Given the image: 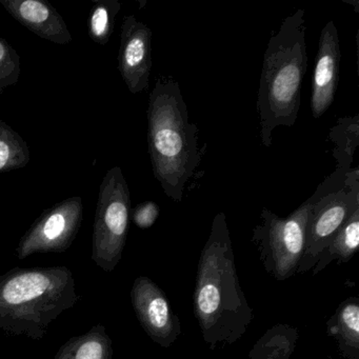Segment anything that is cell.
I'll return each instance as SVG.
<instances>
[{"label": "cell", "mask_w": 359, "mask_h": 359, "mask_svg": "<svg viewBox=\"0 0 359 359\" xmlns=\"http://www.w3.org/2000/svg\"><path fill=\"white\" fill-rule=\"evenodd\" d=\"M193 299L199 329L212 350L238 341L253 320V311L237 276L224 212L214 217L201 251Z\"/></svg>", "instance_id": "cell-1"}, {"label": "cell", "mask_w": 359, "mask_h": 359, "mask_svg": "<svg viewBox=\"0 0 359 359\" xmlns=\"http://www.w3.org/2000/svg\"><path fill=\"white\" fill-rule=\"evenodd\" d=\"M148 147L153 173L163 192L182 203L184 188L201 161L199 129L189 121L180 83L161 76L149 96Z\"/></svg>", "instance_id": "cell-2"}, {"label": "cell", "mask_w": 359, "mask_h": 359, "mask_svg": "<svg viewBox=\"0 0 359 359\" xmlns=\"http://www.w3.org/2000/svg\"><path fill=\"white\" fill-rule=\"evenodd\" d=\"M308 69L304 10L287 16L266 46L257 94L259 137L266 148L273 131L293 127L300 109L302 81Z\"/></svg>", "instance_id": "cell-3"}, {"label": "cell", "mask_w": 359, "mask_h": 359, "mask_svg": "<svg viewBox=\"0 0 359 359\" xmlns=\"http://www.w3.org/2000/svg\"><path fill=\"white\" fill-rule=\"evenodd\" d=\"M79 300L68 266L14 268L0 276V330L41 340Z\"/></svg>", "instance_id": "cell-4"}, {"label": "cell", "mask_w": 359, "mask_h": 359, "mask_svg": "<svg viewBox=\"0 0 359 359\" xmlns=\"http://www.w3.org/2000/svg\"><path fill=\"white\" fill-rule=\"evenodd\" d=\"M316 201L312 195L285 218L266 208L260 213L251 241L259 252L264 270L277 281L287 280L297 272L304 251L306 226Z\"/></svg>", "instance_id": "cell-5"}, {"label": "cell", "mask_w": 359, "mask_h": 359, "mask_svg": "<svg viewBox=\"0 0 359 359\" xmlns=\"http://www.w3.org/2000/svg\"><path fill=\"white\" fill-rule=\"evenodd\" d=\"M131 215V194L121 168L109 170L98 195L92 237V260L111 273L123 257Z\"/></svg>", "instance_id": "cell-6"}, {"label": "cell", "mask_w": 359, "mask_h": 359, "mask_svg": "<svg viewBox=\"0 0 359 359\" xmlns=\"http://www.w3.org/2000/svg\"><path fill=\"white\" fill-rule=\"evenodd\" d=\"M359 208V172L346 174L344 184L315 201L306 226V243L296 274L314 269L321 252L335 236L342 224Z\"/></svg>", "instance_id": "cell-7"}, {"label": "cell", "mask_w": 359, "mask_h": 359, "mask_svg": "<svg viewBox=\"0 0 359 359\" xmlns=\"http://www.w3.org/2000/svg\"><path fill=\"white\" fill-rule=\"evenodd\" d=\"M83 199L70 197L45 210L25 233L16 254L22 260L35 253H62L72 245L83 222Z\"/></svg>", "instance_id": "cell-8"}, {"label": "cell", "mask_w": 359, "mask_h": 359, "mask_svg": "<svg viewBox=\"0 0 359 359\" xmlns=\"http://www.w3.org/2000/svg\"><path fill=\"white\" fill-rule=\"evenodd\" d=\"M134 312L149 337L163 348H169L182 334V325L163 290L146 276L134 281L131 290Z\"/></svg>", "instance_id": "cell-9"}, {"label": "cell", "mask_w": 359, "mask_h": 359, "mask_svg": "<svg viewBox=\"0 0 359 359\" xmlns=\"http://www.w3.org/2000/svg\"><path fill=\"white\" fill-rule=\"evenodd\" d=\"M118 70L132 94L148 90L152 70V31L135 16L121 25Z\"/></svg>", "instance_id": "cell-10"}, {"label": "cell", "mask_w": 359, "mask_h": 359, "mask_svg": "<svg viewBox=\"0 0 359 359\" xmlns=\"http://www.w3.org/2000/svg\"><path fill=\"white\" fill-rule=\"evenodd\" d=\"M341 53L335 22L330 20L319 36L318 50L313 73L311 110L313 117L319 118L333 104L337 89Z\"/></svg>", "instance_id": "cell-11"}, {"label": "cell", "mask_w": 359, "mask_h": 359, "mask_svg": "<svg viewBox=\"0 0 359 359\" xmlns=\"http://www.w3.org/2000/svg\"><path fill=\"white\" fill-rule=\"evenodd\" d=\"M6 11L41 39L69 45L72 35L62 16L46 0H0Z\"/></svg>", "instance_id": "cell-12"}, {"label": "cell", "mask_w": 359, "mask_h": 359, "mask_svg": "<svg viewBox=\"0 0 359 359\" xmlns=\"http://www.w3.org/2000/svg\"><path fill=\"white\" fill-rule=\"evenodd\" d=\"M359 116L340 118L332 128L330 140L335 144L334 157L337 165L336 170L320 184L330 192L338 190L344 184L346 174L351 171V165L354 158L355 151L359 144Z\"/></svg>", "instance_id": "cell-13"}, {"label": "cell", "mask_w": 359, "mask_h": 359, "mask_svg": "<svg viewBox=\"0 0 359 359\" xmlns=\"http://www.w3.org/2000/svg\"><path fill=\"white\" fill-rule=\"evenodd\" d=\"M327 335L337 342L346 359H359V300L350 297L327 321Z\"/></svg>", "instance_id": "cell-14"}, {"label": "cell", "mask_w": 359, "mask_h": 359, "mask_svg": "<svg viewBox=\"0 0 359 359\" xmlns=\"http://www.w3.org/2000/svg\"><path fill=\"white\" fill-rule=\"evenodd\" d=\"M54 359H113L112 339L106 327L98 323L87 333L70 338Z\"/></svg>", "instance_id": "cell-15"}, {"label": "cell", "mask_w": 359, "mask_h": 359, "mask_svg": "<svg viewBox=\"0 0 359 359\" xmlns=\"http://www.w3.org/2000/svg\"><path fill=\"white\" fill-rule=\"evenodd\" d=\"M359 248V208L342 224L329 245L321 252L313 269V275L325 270L330 264H344L352 259Z\"/></svg>", "instance_id": "cell-16"}, {"label": "cell", "mask_w": 359, "mask_h": 359, "mask_svg": "<svg viewBox=\"0 0 359 359\" xmlns=\"http://www.w3.org/2000/svg\"><path fill=\"white\" fill-rule=\"evenodd\" d=\"M299 332L289 325H274L256 342L249 359H290L295 350Z\"/></svg>", "instance_id": "cell-17"}, {"label": "cell", "mask_w": 359, "mask_h": 359, "mask_svg": "<svg viewBox=\"0 0 359 359\" xmlns=\"http://www.w3.org/2000/svg\"><path fill=\"white\" fill-rule=\"evenodd\" d=\"M30 158L26 140L13 128L0 121V173L22 169Z\"/></svg>", "instance_id": "cell-18"}, {"label": "cell", "mask_w": 359, "mask_h": 359, "mask_svg": "<svg viewBox=\"0 0 359 359\" xmlns=\"http://www.w3.org/2000/svg\"><path fill=\"white\" fill-rule=\"evenodd\" d=\"M121 9L118 0H97L94 3L88 22V32L92 41L102 46L109 43Z\"/></svg>", "instance_id": "cell-19"}, {"label": "cell", "mask_w": 359, "mask_h": 359, "mask_svg": "<svg viewBox=\"0 0 359 359\" xmlns=\"http://www.w3.org/2000/svg\"><path fill=\"white\" fill-rule=\"evenodd\" d=\"M20 56L18 51L0 37V94L10 86L16 85L20 81Z\"/></svg>", "instance_id": "cell-20"}, {"label": "cell", "mask_w": 359, "mask_h": 359, "mask_svg": "<svg viewBox=\"0 0 359 359\" xmlns=\"http://www.w3.org/2000/svg\"><path fill=\"white\" fill-rule=\"evenodd\" d=\"M159 216V207L153 201H146L136 205L132 211V220L140 229H149Z\"/></svg>", "instance_id": "cell-21"}, {"label": "cell", "mask_w": 359, "mask_h": 359, "mask_svg": "<svg viewBox=\"0 0 359 359\" xmlns=\"http://www.w3.org/2000/svg\"><path fill=\"white\" fill-rule=\"evenodd\" d=\"M344 3L348 4V5L354 6V10L356 13L359 12V3L358 0H353V1H346V0H344Z\"/></svg>", "instance_id": "cell-22"}, {"label": "cell", "mask_w": 359, "mask_h": 359, "mask_svg": "<svg viewBox=\"0 0 359 359\" xmlns=\"http://www.w3.org/2000/svg\"><path fill=\"white\" fill-rule=\"evenodd\" d=\"M247 359H249V358H247Z\"/></svg>", "instance_id": "cell-23"}]
</instances>
